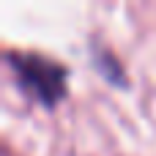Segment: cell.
I'll list each match as a JSON object with an SVG mask.
<instances>
[{
	"label": "cell",
	"instance_id": "cell-1",
	"mask_svg": "<svg viewBox=\"0 0 156 156\" xmlns=\"http://www.w3.org/2000/svg\"><path fill=\"white\" fill-rule=\"evenodd\" d=\"M14 69L27 90H33L44 104H55L63 96V69L36 55H14Z\"/></svg>",
	"mask_w": 156,
	"mask_h": 156
}]
</instances>
